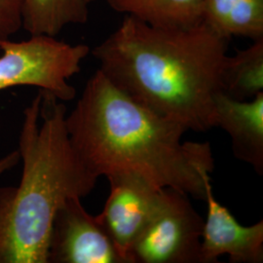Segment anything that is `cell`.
Segmentation results:
<instances>
[{
    "label": "cell",
    "mask_w": 263,
    "mask_h": 263,
    "mask_svg": "<svg viewBox=\"0 0 263 263\" xmlns=\"http://www.w3.org/2000/svg\"><path fill=\"white\" fill-rule=\"evenodd\" d=\"M216 127L230 136L237 159L263 174V92L248 101L219 93L215 100Z\"/></svg>",
    "instance_id": "cell-9"
},
{
    "label": "cell",
    "mask_w": 263,
    "mask_h": 263,
    "mask_svg": "<svg viewBox=\"0 0 263 263\" xmlns=\"http://www.w3.org/2000/svg\"><path fill=\"white\" fill-rule=\"evenodd\" d=\"M203 22L228 40L263 38V0H203Z\"/></svg>",
    "instance_id": "cell-10"
},
{
    "label": "cell",
    "mask_w": 263,
    "mask_h": 263,
    "mask_svg": "<svg viewBox=\"0 0 263 263\" xmlns=\"http://www.w3.org/2000/svg\"><path fill=\"white\" fill-rule=\"evenodd\" d=\"M66 118L64 102L41 90L24 111L22 179L16 187H0V263H48L58 209L96 187L99 179L78 157Z\"/></svg>",
    "instance_id": "cell-3"
},
{
    "label": "cell",
    "mask_w": 263,
    "mask_h": 263,
    "mask_svg": "<svg viewBox=\"0 0 263 263\" xmlns=\"http://www.w3.org/2000/svg\"><path fill=\"white\" fill-rule=\"evenodd\" d=\"M70 142L98 179L139 176L158 188L204 200L215 169L210 143L181 139L187 129L138 103L98 69L66 116Z\"/></svg>",
    "instance_id": "cell-1"
},
{
    "label": "cell",
    "mask_w": 263,
    "mask_h": 263,
    "mask_svg": "<svg viewBox=\"0 0 263 263\" xmlns=\"http://www.w3.org/2000/svg\"><path fill=\"white\" fill-rule=\"evenodd\" d=\"M95 1H97V0H86V2H87L88 4H90V3H92V2H95Z\"/></svg>",
    "instance_id": "cell-16"
},
{
    "label": "cell",
    "mask_w": 263,
    "mask_h": 263,
    "mask_svg": "<svg viewBox=\"0 0 263 263\" xmlns=\"http://www.w3.org/2000/svg\"><path fill=\"white\" fill-rule=\"evenodd\" d=\"M106 179L110 186L109 195L102 213L96 216L125 263H132V248L158 207L164 188L129 174Z\"/></svg>",
    "instance_id": "cell-6"
},
{
    "label": "cell",
    "mask_w": 263,
    "mask_h": 263,
    "mask_svg": "<svg viewBox=\"0 0 263 263\" xmlns=\"http://www.w3.org/2000/svg\"><path fill=\"white\" fill-rule=\"evenodd\" d=\"M223 93L238 101L254 99L263 92V38L228 56L223 70Z\"/></svg>",
    "instance_id": "cell-13"
},
{
    "label": "cell",
    "mask_w": 263,
    "mask_h": 263,
    "mask_svg": "<svg viewBox=\"0 0 263 263\" xmlns=\"http://www.w3.org/2000/svg\"><path fill=\"white\" fill-rule=\"evenodd\" d=\"M0 91L16 86H33L62 102H68L76 95L68 80L81 71L90 47L36 35L20 42L0 38Z\"/></svg>",
    "instance_id": "cell-4"
},
{
    "label": "cell",
    "mask_w": 263,
    "mask_h": 263,
    "mask_svg": "<svg viewBox=\"0 0 263 263\" xmlns=\"http://www.w3.org/2000/svg\"><path fill=\"white\" fill-rule=\"evenodd\" d=\"M20 159H21V156H20L19 151H12L4 158L0 159V176L6 171L15 167L19 163Z\"/></svg>",
    "instance_id": "cell-15"
},
{
    "label": "cell",
    "mask_w": 263,
    "mask_h": 263,
    "mask_svg": "<svg viewBox=\"0 0 263 263\" xmlns=\"http://www.w3.org/2000/svg\"><path fill=\"white\" fill-rule=\"evenodd\" d=\"M113 10L148 25L187 28L203 22V0H106Z\"/></svg>",
    "instance_id": "cell-12"
},
{
    "label": "cell",
    "mask_w": 263,
    "mask_h": 263,
    "mask_svg": "<svg viewBox=\"0 0 263 263\" xmlns=\"http://www.w3.org/2000/svg\"><path fill=\"white\" fill-rule=\"evenodd\" d=\"M86 0H21L22 28L31 36L57 35L70 25L89 19Z\"/></svg>",
    "instance_id": "cell-11"
},
{
    "label": "cell",
    "mask_w": 263,
    "mask_h": 263,
    "mask_svg": "<svg viewBox=\"0 0 263 263\" xmlns=\"http://www.w3.org/2000/svg\"><path fill=\"white\" fill-rule=\"evenodd\" d=\"M228 39L204 22L187 28L148 25L126 16L92 51L113 84L188 131L216 127Z\"/></svg>",
    "instance_id": "cell-2"
},
{
    "label": "cell",
    "mask_w": 263,
    "mask_h": 263,
    "mask_svg": "<svg viewBox=\"0 0 263 263\" xmlns=\"http://www.w3.org/2000/svg\"><path fill=\"white\" fill-rule=\"evenodd\" d=\"M204 219L187 194L164 188L159 204L130 253L132 263H201Z\"/></svg>",
    "instance_id": "cell-5"
},
{
    "label": "cell",
    "mask_w": 263,
    "mask_h": 263,
    "mask_svg": "<svg viewBox=\"0 0 263 263\" xmlns=\"http://www.w3.org/2000/svg\"><path fill=\"white\" fill-rule=\"evenodd\" d=\"M208 213L201 240V263L218 262L228 255L232 263L263 262V221L241 226L230 211L215 197L211 177L205 182Z\"/></svg>",
    "instance_id": "cell-8"
},
{
    "label": "cell",
    "mask_w": 263,
    "mask_h": 263,
    "mask_svg": "<svg viewBox=\"0 0 263 263\" xmlns=\"http://www.w3.org/2000/svg\"><path fill=\"white\" fill-rule=\"evenodd\" d=\"M21 28V0H0V38H9Z\"/></svg>",
    "instance_id": "cell-14"
},
{
    "label": "cell",
    "mask_w": 263,
    "mask_h": 263,
    "mask_svg": "<svg viewBox=\"0 0 263 263\" xmlns=\"http://www.w3.org/2000/svg\"><path fill=\"white\" fill-rule=\"evenodd\" d=\"M48 263H125L97 216L86 212L81 198L58 209L50 235Z\"/></svg>",
    "instance_id": "cell-7"
}]
</instances>
